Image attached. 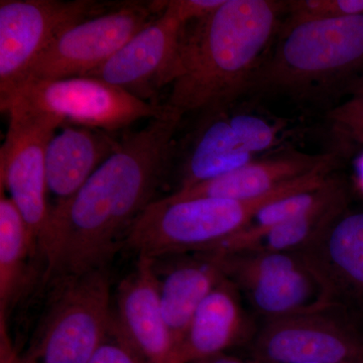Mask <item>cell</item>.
<instances>
[{
  "label": "cell",
  "instance_id": "8fae6325",
  "mask_svg": "<svg viewBox=\"0 0 363 363\" xmlns=\"http://www.w3.org/2000/svg\"><path fill=\"white\" fill-rule=\"evenodd\" d=\"M259 363H363V328L326 307L264 321L250 343Z\"/></svg>",
  "mask_w": 363,
  "mask_h": 363
},
{
  "label": "cell",
  "instance_id": "4316f807",
  "mask_svg": "<svg viewBox=\"0 0 363 363\" xmlns=\"http://www.w3.org/2000/svg\"><path fill=\"white\" fill-rule=\"evenodd\" d=\"M344 94L352 95V97H359L363 95V74L355 78L346 88Z\"/></svg>",
  "mask_w": 363,
  "mask_h": 363
},
{
  "label": "cell",
  "instance_id": "6da1fadb",
  "mask_svg": "<svg viewBox=\"0 0 363 363\" xmlns=\"http://www.w3.org/2000/svg\"><path fill=\"white\" fill-rule=\"evenodd\" d=\"M183 117L166 106L162 116L124 138L80 190L51 211L43 242V286L108 269L130 227L156 200L176 157Z\"/></svg>",
  "mask_w": 363,
  "mask_h": 363
},
{
  "label": "cell",
  "instance_id": "52a82bcc",
  "mask_svg": "<svg viewBox=\"0 0 363 363\" xmlns=\"http://www.w3.org/2000/svg\"><path fill=\"white\" fill-rule=\"evenodd\" d=\"M218 252L226 278L264 321L327 307L323 286L302 252Z\"/></svg>",
  "mask_w": 363,
  "mask_h": 363
},
{
  "label": "cell",
  "instance_id": "484cf974",
  "mask_svg": "<svg viewBox=\"0 0 363 363\" xmlns=\"http://www.w3.org/2000/svg\"><path fill=\"white\" fill-rule=\"evenodd\" d=\"M194 363H259L255 360H245L241 358L228 355L227 353L223 354L216 355V357L206 358V359L200 360Z\"/></svg>",
  "mask_w": 363,
  "mask_h": 363
},
{
  "label": "cell",
  "instance_id": "ffe728a7",
  "mask_svg": "<svg viewBox=\"0 0 363 363\" xmlns=\"http://www.w3.org/2000/svg\"><path fill=\"white\" fill-rule=\"evenodd\" d=\"M45 262L39 245L9 197H0V317L1 326L33 290L43 285Z\"/></svg>",
  "mask_w": 363,
  "mask_h": 363
},
{
  "label": "cell",
  "instance_id": "7c38bea8",
  "mask_svg": "<svg viewBox=\"0 0 363 363\" xmlns=\"http://www.w3.org/2000/svg\"><path fill=\"white\" fill-rule=\"evenodd\" d=\"M92 0L0 1V100L6 99L52 40L79 21L104 13Z\"/></svg>",
  "mask_w": 363,
  "mask_h": 363
},
{
  "label": "cell",
  "instance_id": "d4e9b609",
  "mask_svg": "<svg viewBox=\"0 0 363 363\" xmlns=\"http://www.w3.org/2000/svg\"><path fill=\"white\" fill-rule=\"evenodd\" d=\"M225 2V0H171L169 6L175 11L184 23L204 18Z\"/></svg>",
  "mask_w": 363,
  "mask_h": 363
},
{
  "label": "cell",
  "instance_id": "d6986e66",
  "mask_svg": "<svg viewBox=\"0 0 363 363\" xmlns=\"http://www.w3.org/2000/svg\"><path fill=\"white\" fill-rule=\"evenodd\" d=\"M65 125L52 136L45 156L51 211L66 204L121 143L106 131Z\"/></svg>",
  "mask_w": 363,
  "mask_h": 363
},
{
  "label": "cell",
  "instance_id": "ac0fdd59",
  "mask_svg": "<svg viewBox=\"0 0 363 363\" xmlns=\"http://www.w3.org/2000/svg\"><path fill=\"white\" fill-rule=\"evenodd\" d=\"M245 300L225 278L204 298L195 312L179 350L180 363H194L223 354L257 334Z\"/></svg>",
  "mask_w": 363,
  "mask_h": 363
},
{
  "label": "cell",
  "instance_id": "3957f363",
  "mask_svg": "<svg viewBox=\"0 0 363 363\" xmlns=\"http://www.w3.org/2000/svg\"><path fill=\"white\" fill-rule=\"evenodd\" d=\"M362 74L363 14L281 25L245 96L324 104Z\"/></svg>",
  "mask_w": 363,
  "mask_h": 363
},
{
  "label": "cell",
  "instance_id": "4fadbf2b",
  "mask_svg": "<svg viewBox=\"0 0 363 363\" xmlns=\"http://www.w3.org/2000/svg\"><path fill=\"white\" fill-rule=\"evenodd\" d=\"M186 23L164 1V11L143 26L104 65L84 77L100 79L145 101L173 82L182 30Z\"/></svg>",
  "mask_w": 363,
  "mask_h": 363
},
{
  "label": "cell",
  "instance_id": "44dd1931",
  "mask_svg": "<svg viewBox=\"0 0 363 363\" xmlns=\"http://www.w3.org/2000/svg\"><path fill=\"white\" fill-rule=\"evenodd\" d=\"M350 203L346 184L337 179L329 194L321 201L290 220L274 227L240 250L304 252L319 240L344 212L350 209Z\"/></svg>",
  "mask_w": 363,
  "mask_h": 363
},
{
  "label": "cell",
  "instance_id": "7402d4cb",
  "mask_svg": "<svg viewBox=\"0 0 363 363\" xmlns=\"http://www.w3.org/2000/svg\"><path fill=\"white\" fill-rule=\"evenodd\" d=\"M363 0H289L281 25L362 16Z\"/></svg>",
  "mask_w": 363,
  "mask_h": 363
},
{
  "label": "cell",
  "instance_id": "cb8c5ba5",
  "mask_svg": "<svg viewBox=\"0 0 363 363\" xmlns=\"http://www.w3.org/2000/svg\"><path fill=\"white\" fill-rule=\"evenodd\" d=\"M88 363H145L142 357L117 330L112 323L111 330Z\"/></svg>",
  "mask_w": 363,
  "mask_h": 363
},
{
  "label": "cell",
  "instance_id": "277c9868",
  "mask_svg": "<svg viewBox=\"0 0 363 363\" xmlns=\"http://www.w3.org/2000/svg\"><path fill=\"white\" fill-rule=\"evenodd\" d=\"M331 172L320 169L252 200H174L168 196L156 199L130 227L124 248L138 257L152 259L213 250L245 229L262 208L286 196L319 187L330 178Z\"/></svg>",
  "mask_w": 363,
  "mask_h": 363
},
{
  "label": "cell",
  "instance_id": "9c48e42d",
  "mask_svg": "<svg viewBox=\"0 0 363 363\" xmlns=\"http://www.w3.org/2000/svg\"><path fill=\"white\" fill-rule=\"evenodd\" d=\"M18 100L58 117L65 124L112 133L145 118H156L166 111L164 104L133 96L100 79L73 77L60 80L30 81L0 104Z\"/></svg>",
  "mask_w": 363,
  "mask_h": 363
},
{
  "label": "cell",
  "instance_id": "30bf717a",
  "mask_svg": "<svg viewBox=\"0 0 363 363\" xmlns=\"http://www.w3.org/2000/svg\"><path fill=\"white\" fill-rule=\"evenodd\" d=\"M233 108L198 114L183 147L177 191L233 173L259 160L278 142V125Z\"/></svg>",
  "mask_w": 363,
  "mask_h": 363
},
{
  "label": "cell",
  "instance_id": "2e32d148",
  "mask_svg": "<svg viewBox=\"0 0 363 363\" xmlns=\"http://www.w3.org/2000/svg\"><path fill=\"white\" fill-rule=\"evenodd\" d=\"M152 264L162 316L179 351L195 312L226 278L221 255L216 250L183 253L152 259Z\"/></svg>",
  "mask_w": 363,
  "mask_h": 363
},
{
  "label": "cell",
  "instance_id": "603a6c76",
  "mask_svg": "<svg viewBox=\"0 0 363 363\" xmlns=\"http://www.w3.org/2000/svg\"><path fill=\"white\" fill-rule=\"evenodd\" d=\"M333 130L341 138L363 145V104L355 98L330 109L327 113Z\"/></svg>",
  "mask_w": 363,
  "mask_h": 363
},
{
  "label": "cell",
  "instance_id": "e0dca14e",
  "mask_svg": "<svg viewBox=\"0 0 363 363\" xmlns=\"http://www.w3.org/2000/svg\"><path fill=\"white\" fill-rule=\"evenodd\" d=\"M340 157L336 150L319 155L286 150L277 156L257 160L233 173L194 187L176 191L168 197L174 200L199 197L257 199L320 169L334 171L339 166Z\"/></svg>",
  "mask_w": 363,
  "mask_h": 363
},
{
  "label": "cell",
  "instance_id": "ba28073f",
  "mask_svg": "<svg viewBox=\"0 0 363 363\" xmlns=\"http://www.w3.org/2000/svg\"><path fill=\"white\" fill-rule=\"evenodd\" d=\"M164 7V1L124 2L79 21L60 33L38 57L21 85L30 81L82 77L96 70Z\"/></svg>",
  "mask_w": 363,
  "mask_h": 363
},
{
  "label": "cell",
  "instance_id": "7a4b0ae2",
  "mask_svg": "<svg viewBox=\"0 0 363 363\" xmlns=\"http://www.w3.org/2000/svg\"><path fill=\"white\" fill-rule=\"evenodd\" d=\"M279 0H225L182 30L167 106L186 116L235 106L285 18Z\"/></svg>",
  "mask_w": 363,
  "mask_h": 363
},
{
  "label": "cell",
  "instance_id": "8992f818",
  "mask_svg": "<svg viewBox=\"0 0 363 363\" xmlns=\"http://www.w3.org/2000/svg\"><path fill=\"white\" fill-rule=\"evenodd\" d=\"M0 107L9 121L0 150L1 190L9 192V199L25 219L43 255L51 213L45 156L52 136L65 123L18 100H9Z\"/></svg>",
  "mask_w": 363,
  "mask_h": 363
},
{
  "label": "cell",
  "instance_id": "5bb4252c",
  "mask_svg": "<svg viewBox=\"0 0 363 363\" xmlns=\"http://www.w3.org/2000/svg\"><path fill=\"white\" fill-rule=\"evenodd\" d=\"M323 286L327 307L363 328V211H347L302 252Z\"/></svg>",
  "mask_w": 363,
  "mask_h": 363
},
{
  "label": "cell",
  "instance_id": "5b68a950",
  "mask_svg": "<svg viewBox=\"0 0 363 363\" xmlns=\"http://www.w3.org/2000/svg\"><path fill=\"white\" fill-rule=\"evenodd\" d=\"M30 346L7 363H88L113 323L108 269L54 286Z\"/></svg>",
  "mask_w": 363,
  "mask_h": 363
},
{
  "label": "cell",
  "instance_id": "9a60e30c",
  "mask_svg": "<svg viewBox=\"0 0 363 363\" xmlns=\"http://www.w3.org/2000/svg\"><path fill=\"white\" fill-rule=\"evenodd\" d=\"M113 322L145 363H180L179 351L160 305L152 259L138 257L117 289Z\"/></svg>",
  "mask_w": 363,
  "mask_h": 363
},
{
  "label": "cell",
  "instance_id": "83f0119b",
  "mask_svg": "<svg viewBox=\"0 0 363 363\" xmlns=\"http://www.w3.org/2000/svg\"><path fill=\"white\" fill-rule=\"evenodd\" d=\"M352 98H355V99H357L358 101L362 102V104H363V95H362V96L352 97Z\"/></svg>",
  "mask_w": 363,
  "mask_h": 363
}]
</instances>
